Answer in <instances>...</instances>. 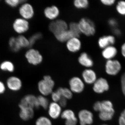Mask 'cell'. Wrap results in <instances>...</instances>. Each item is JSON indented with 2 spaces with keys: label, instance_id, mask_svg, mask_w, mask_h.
<instances>
[{
  "label": "cell",
  "instance_id": "cell-21",
  "mask_svg": "<svg viewBox=\"0 0 125 125\" xmlns=\"http://www.w3.org/2000/svg\"><path fill=\"white\" fill-rule=\"evenodd\" d=\"M78 62L80 65L88 68H90L94 65V62L87 53L82 52L78 58Z\"/></svg>",
  "mask_w": 125,
  "mask_h": 125
},
{
  "label": "cell",
  "instance_id": "cell-41",
  "mask_svg": "<svg viewBox=\"0 0 125 125\" xmlns=\"http://www.w3.org/2000/svg\"><path fill=\"white\" fill-rule=\"evenodd\" d=\"M6 87L4 83L0 80V95L4 93L6 90Z\"/></svg>",
  "mask_w": 125,
  "mask_h": 125
},
{
  "label": "cell",
  "instance_id": "cell-20",
  "mask_svg": "<svg viewBox=\"0 0 125 125\" xmlns=\"http://www.w3.org/2000/svg\"><path fill=\"white\" fill-rule=\"evenodd\" d=\"M117 54V49L113 45L108 46L105 48L103 49L102 52L103 57L107 60L113 59Z\"/></svg>",
  "mask_w": 125,
  "mask_h": 125
},
{
  "label": "cell",
  "instance_id": "cell-15",
  "mask_svg": "<svg viewBox=\"0 0 125 125\" xmlns=\"http://www.w3.org/2000/svg\"><path fill=\"white\" fill-rule=\"evenodd\" d=\"M20 108L19 116L22 120L27 121L32 119L34 115V109L29 107L18 105Z\"/></svg>",
  "mask_w": 125,
  "mask_h": 125
},
{
  "label": "cell",
  "instance_id": "cell-32",
  "mask_svg": "<svg viewBox=\"0 0 125 125\" xmlns=\"http://www.w3.org/2000/svg\"><path fill=\"white\" fill-rule=\"evenodd\" d=\"M74 6L78 9H86L89 6L88 0H75L73 2Z\"/></svg>",
  "mask_w": 125,
  "mask_h": 125
},
{
  "label": "cell",
  "instance_id": "cell-38",
  "mask_svg": "<svg viewBox=\"0 0 125 125\" xmlns=\"http://www.w3.org/2000/svg\"><path fill=\"white\" fill-rule=\"evenodd\" d=\"M93 108L95 111L100 112L101 111V102L97 101L94 104Z\"/></svg>",
  "mask_w": 125,
  "mask_h": 125
},
{
  "label": "cell",
  "instance_id": "cell-44",
  "mask_svg": "<svg viewBox=\"0 0 125 125\" xmlns=\"http://www.w3.org/2000/svg\"><path fill=\"white\" fill-rule=\"evenodd\" d=\"M121 53L123 57L125 58V42L121 47Z\"/></svg>",
  "mask_w": 125,
  "mask_h": 125
},
{
  "label": "cell",
  "instance_id": "cell-1",
  "mask_svg": "<svg viewBox=\"0 0 125 125\" xmlns=\"http://www.w3.org/2000/svg\"><path fill=\"white\" fill-rule=\"evenodd\" d=\"M55 85V82L51 76L46 75L38 83V89L41 95L47 97L53 92Z\"/></svg>",
  "mask_w": 125,
  "mask_h": 125
},
{
  "label": "cell",
  "instance_id": "cell-28",
  "mask_svg": "<svg viewBox=\"0 0 125 125\" xmlns=\"http://www.w3.org/2000/svg\"><path fill=\"white\" fill-rule=\"evenodd\" d=\"M35 125H52V123L51 118L45 116H42L36 120Z\"/></svg>",
  "mask_w": 125,
  "mask_h": 125
},
{
  "label": "cell",
  "instance_id": "cell-18",
  "mask_svg": "<svg viewBox=\"0 0 125 125\" xmlns=\"http://www.w3.org/2000/svg\"><path fill=\"white\" fill-rule=\"evenodd\" d=\"M60 13L59 9L55 5L46 7L44 10V14L45 17L50 20H55L60 15Z\"/></svg>",
  "mask_w": 125,
  "mask_h": 125
},
{
  "label": "cell",
  "instance_id": "cell-16",
  "mask_svg": "<svg viewBox=\"0 0 125 125\" xmlns=\"http://www.w3.org/2000/svg\"><path fill=\"white\" fill-rule=\"evenodd\" d=\"M82 79L85 84L88 85L93 84L97 79L96 72L90 68L85 69L83 71Z\"/></svg>",
  "mask_w": 125,
  "mask_h": 125
},
{
  "label": "cell",
  "instance_id": "cell-39",
  "mask_svg": "<svg viewBox=\"0 0 125 125\" xmlns=\"http://www.w3.org/2000/svg\"><path fill=\"white\" fill-rule=\"evenodd\" d=\"M121 84L122 92L125 96V73L122 75L121 78Z\"/></svg>",
  "mask_w": 125,
  "mask_h": 125
},
{
  "label": "cell",
  "instance_id": "cell-34",
  "mask_svg": "<svg viewBox=\"0 0 125 125\" xmlns=\"http://www.w3.org/2000/svg\"><path fill=\"white\" fill-rule=\"evenodd\" d=\"M118 13L122 15H125V1H120L117 2L116 7Z\"/></svg>",
  "mask_w": 125,
  "mask_h": 125
},
{
  "label": "cell",
  "instance_id": "cell-26",
  "mask_svg": "<svg viewBox=\"0 0 125 125\" xmlns=\"http://www.w3.org/2000/svg\"><path fill=\"white\" fill-rule=\"evenodd\" d=\"M16 39L21 49L30 47L29 39L23 35H19L16 37Z\"/></svg>",
  "mask_w": 125,
  "mask_h": 125
},
{
  "label": "cell",
  "instance_id": "cell-25",
  "mask_svg": "<svg viewBox=\"0 0 125 125\" xmlns=\"http://www.w3.org/2000/svg\"><path fill=\"white\" fill-rule=\"evenodd\" d=\"M9 46L11 51L15 53L18 52L21 49L15 37H12L9 39Z\"/></svg>",
  "mask_w": 125,
  "mask_h": 125
},
{
  "label": "cell",
  "instance_id": "cell-47",
  "mask_svg": "<svg viewBox=\"0 0 125 125\" xmlns=\"http://www.w3.org/2000/svg\"></svg>",
  "mask_w": 125,
  "mask_h": 125
},
{
  "label": "cell",
  "instance_id": "cell-27",
  "mask_svg": "<svg viewBox=\"0 0 125 125\" xmlns=\"http://www.w3.org/2000/svg\"><path fill=\"white\" fill-rule=\"evenodd\" d=\"M69 29L73 34L74 37H79L80 36L81 33L78 23H71L69 25Z\"/></svg>",
  "mask_w": 125,
  "mask_h": 125
},
{
  "label": "cell",
  "instance_id": "cell-30",
  "mask_svg": "<svg viewBox=\"0 0 125 125\" xmlns=\"http://www.w3.org/2000/svg\"><path fill=\"white\" fill-rule=\"evenodd\" d=\"M101 111H115L113 108V105L111 101L108 100L103 101L101 102Z\"/></svg>",
  "mask_w": 125,
  "mask_h": 125
},
{
  "label": "cell",
  "instance_id": "cell-36",
  "mask_svg": "<svg viewBox=\"0 0 125 125\" xmlns=\"http://www.w3.org/2000/svg\"><path fill=\"white\" fill-rule=\"evenodd\" d=\"M51 95L52 102H55L58 103L62 98L61 94L57 90L55 91H53Z\"/></svg>",
  "mask_w": 125,
  "mask_h": 125
},
{
  "label": "cell",
  "instance_id": "cell-24",
  "mask_svg": "<svg viewBox=\"0 0 125 125\" xmlns=\"http://www.w3.org/2000/svg\"><path fill=\"white\" fill-rule=\"evenodd\" d=\"M57 90L59 92L62 98L69 100L73 97V93L69 88L60 87Z\"/></svg>",
  "mask_w": 125,
  "mask_h": 125
},
{
  "label": "cell",
  "instance_id": "cell-23",
  "mask_svg": "<svg viewBox=\"0 0 125 125\" xmlns=\"http://www.w3.org/2000/svg\"><path fill=\"white\" fill-rule=\"evenodd\" d=\"M0 69L5 72L13 73L15 70V67L12 62L5 60L2 62L0 64Z\"/></svg>",
  "mask_w": 125,
  "mask_h": 125
},
{
  "label": "cell",
  "instance_id": "cell-31",
  "mask_svg": "<svg viewBox=\"0 0 125 125\" xmlns=\"http://www.w3.org/2000/svg\"><path fill=\"white\" fill-rule=\"evenodd\" d=\"M37 97L39 107H42L45 109H47L50 103L46 97L40 95Z\"/></svg>",
  "mask_w": 125,
  "mask_h": 125
},
{
  "label": "cell",
  "instance_id": "cell-29",
  "mask_svg": "<svg viewBox=\"0 0 125 125\" xmlns=\"http://www.w3.org/2000/svg\"><path fill=\"white\" fill-rule=\"evenodd\" d=\"M115 111L107 112L102 111L99 112V117L103 121H107L111 120L113 117Z\"/></svg>",
  "mask_w": 125,
  "mask_h": 125
},
{
  "label": "cell",
  "instance_id": "cell-40",
  "mask_svg": "<svg viewBox=\"0 0 125 125\" xmlns=\"http://www.w3.org/2000/svg\"><path fill=\"white\" fill-rule=\"evenodd\" d=\"M108 23L109 26L113 28H116L117 25V22L116 20L113 18L109 20Z\"/></svg>",
  "mask_w": 125,
  "mask_h": 125
},
{
  "label": "cell",
  "instance_id": "cell-37",
  "mask_svg": "<svg viewBox=\"0 0 125 125\" xmlns=\"http://www.w3.org/2000/svg\"><path fill=\"white\" fill-rule=\"evenodd\" d=\"M119 125H125V109L121 113L118 119Z\"/></svg>",
  "mask_w": 125,
  "mask_h": 125
},
{
  "label": "cell",
  "instance_id": "cell-8",
  "mask_svg": "<svg viewBox=\"0 0 125 125\" xmlns=\"http://www.w3.org/2000/svg\"><path fill=\"white\" fill-rule=\"evenodd\" d=\"M121 68V63L117 60L112 59L107 60L105 64V71L109 75H116L120 71Z\"/></svg>",
  "mask_w": 125,
  "mask_h": 125
},
{
  "label": "cell",
  "instance_id": "cell-33",
  "mask_svg": "<svg viewBox=\"0 0 125 125\" xmlns=\"http://www.w3.org/2000/svg\"><path fill=\"white\" fill-rule=\"evenodd\" d=\"M24 0H6L5 1V3L7 5L12 8H15L20 4L26 2Z\"/></svg>",
  "mask_w": 125,
  "mask_h": 125
},
{
  "label": "cell",
  "instance_id": "cell-4",
  "mask_svg": "<svg viewBox=\"0 0 125 125\" xmlns=\"http://www.w3.org/2000/svg\"><path fill=\"white\" fill-rule=\"evenodd\" d=\"M12 28L16 33L19 35H22L29 30V22L28 21L23 18H16L13 23Z\"/></svg>",
  "mask_w": 125,
  "mask_h": 125
},
{
  "label": "cell",
  "instance_id": "cell-3",
  "mask_svg": "<svg viewBox=\"0 0 125 125\" xmlns=\"http://www.w3.org/2000/svg\"><path fill=\"white\" fill-rule=\"evenodd\" d=\"M25 57L29 64L33 65L40 64L43 61V57L37 49L30 48L25 52Z\"/></svg>",
  "mask_w": 125,
  "mask_h": 125
},
{
  "label": "cell",
  "instance_id": "cell-9",
  "mask_svg": "<svg viewBox=\"0 0 125 125\" xmlns=\"http://www.w3.org/2000/svg\"><path fill=\"white\" fill-rule=\"evenodd\" d=\"M19 13L21 18L28 21L33 18L34 15V9L31 4L25 2L20 7Z\"/></svg>",
  "mask_w": 125,
  "mask_h": 125
},
{
  "label": "cell",
  "instance_id": "cell-46",
  "mask_svg": "<svg viewBox=\"0 0 125 125\" xmlns=\"http://www.w3.org/2000/svg\"><path fill=\"white\" fill-rule=\"evenodd\" d=\"M106 125V124H103V125Z\"/></svg>",
  "mask_w": 125,
  "mask_h": 125
},
{
  "label": "cell",
  "instance_id": "cell-12",
  "mask_svg": "<svg viewBox=\"0 0 125 125\" xmlns=\"http://www.w3.org/2000/svg\"><path fill=\"white\" fill-rule=\"evenodd\" d=\"M61 117L65 120V125H77L78 124V117L72 109H66L62 111Z\"/></svg>",
  "mask_w": 125,
  "mask_h": 125
},
{
  "label": "cell",
  "instance_id": "cell-22",
  "mask_svg": "<svg viewBox=\"0 0 125 125\" xmlns=\"http://www.w3.org/2000/svg\"><path fill=\"white\" fill-rule=\"evenodd\" d=\"M56 39L61 42H66L70 39L74 37L73 34L68 29L55 36Z\"/></svg>",
  "mask_w": 125,
  "mask_h": 125
},
{
  "label": "cell",
  "instance_id": "cell-13",
  "mask_svg": "<svg viewBox=\"0 0 125 125\" xmlns=\"http://www.w3.org/2000/svg\"><path fill=\"white\" fill-rule=\"evenodd\" d=\"M109 89V85L107 81L103 78L97 79L93 84V89L96 94H102Z\"/></svg>",
  "mask_w": 125,
  "mask_h": 125
},
{
  "label": "cell",
  "instance_id": "cell-10",
  "mask_svg": "<svg viewBox=\"0 0 125 125\" xmlns=\"http://www.w3.org/2000/svg\"><path fill=\"white\" fill-rule=\"evenodd\" d=\"M6 85L10 91L17 92L20 91L22 89L23 83L21 79L18 76H11L7 78Z\"/></svg>",
  "mask_w": 125,
  "mask_h": 125
},
{
  "label": "cell",
  "instance_id": "cell-17",
  "mask_svg": "<svg viewBox=\"0 0 125 125\" xmlns=\"http://www.w3.org/2000/svg\"><path fill=\"white\" fill-rule=\"evenodd\" d=\"M81 42L79 37H73L66 42L67 50L72 52H76L80 50L81 48Z\"/></svg>",
  "mask_w": 125,
  "mask_h": 125
},
{
  "label": "cell",
  "instance_id": "cell-19",
  "mask_svg": "<svg viewBox=\"0 0 125 125\" xmlns=\"http://www.w3.org/2000/svg\"><path fill=\"white\" fill-rule=\"evenodd\" d=\"M115 42V38L113 35L101 37L99 39L98 44L100 48L103 49L108 46L113 45Z\"/></svg>",
  "mask_w": 125,
  "mask_h": 125
},
{
  "label": "cell",
  "instance_id": "cell-45",
  "mask_svg": "<svg viewBox=\"0 0 125 125\" xmlns=\"http://www.w3.org/2000/svg\"><path fill=\"white\" fill-rule=\"evenodd\" d=\"M113 33L117 36H119L121 34V31L120 30L117 28H115L113 30Z\"/></svg>",
  "mask_w": 125,
  "mask_h": 125
},
{
  "label": "cell",
  "instance_id": "cell-42",
  "mask_svg": "<svg viewBox=\"0 0 125 125\" xmlns=\"http://www.w3.org/2000/svg\"><path fill=\"white\" fill-rule=\"evenodd\" d=\"M101 2L103 4L106 6H111L115 2V0H101Z\"/></svg>",
  "mask_w": 125,
  "mask_h": 125
},
{
  "label": "cell",
  "instance_id": "cell-2",
  "mask_svg": "<svg viewBox=\"0 0 125 125\" xmlns=\"http://www.w3.org/2000/svg\"><path fill=\"white\" fill-rule=\"evenodd\" d=\"M78 24L81 33L87 36H93L95 33V25L91 20L83 18L80 20Z\"/></svg>",
  "mask_w": 125,
  "mask_h": 125
},
{
  "label": "cell",
  "instance_id": "cell-11",
  "mask_svg": "<svg viewBox=\"0 0 125 125\" xmlns=\"http://www.w3.org/2000/svg\"><path fill=\"white\" fill-rule=\"evenodd\" d=\"M18 105L29 107L33 109L39 108L37 97L33 94H28L23 97L21 99Z\"/></svg>",
  "mask_w": 125,
  "mask_h": 125
},
{
  "label": "cell",
  "instance_id": "cell-7",
  "mask_svg": "<svg viewBox=\"0 0 125 125\" xmlns=\"http://www.w3.org/2000/svg\"><path fill=\"white\" fill-rule=\"evenodd\" d=\"M49 30L54 36L62 31L69 29V25L67 23L62 20H56L52 21L49 25Z\"/></svg>",
  "mask_w": 125,
  "mask_h": 125
},
{
  "label": "cell",
  "instance_id": "cell-35",
  "mask_svg": "<svg viewBox=\"0 0 125 125\" xmlns=\"http://www.w3.org/2000/svg\"><path fill=\"white\" fill-rule=\"evenodd\" d=\"M42 37V34L39 32L34 34L31 36L29 39L30 44V47L32 46L37 41L41 39Z\"/></svg>",
  "mask_w": 125,
  "mask_h": 125
},
{
  "label": "cell",
  "instance_id": "cell-5",
  "mask_svg": "<svg viewBox=\"0 0 125 125\" xmlns=\"http://www.w3.org/2000/svg\"><path fill=\"white\" fill-rule=\"evenodd\" d=\"M69 86L70 90L73 94H80L85 89V83L82 78L78 76H74L69 81Z\"/></svg>",
  "mask_w": 125,
  "mask_h": 125
},
{
  "label": "cell",
  "instance_id": "cell-43",
  "mask_svg": "<svg viewBox=\"0 0 125 125\" xmlns=\"http://www.w3.org/2000/svg\"><path fill=\"white\" fill-rule=\"evenodd\" d=\"M67 100L63 98H62L58 103L61 107L62 108H64L67 105Z\"/></svg>",
  "mask_w": 125,
  "mask_h": 125
},
{
  "label": "cell",
  "instance_id": "cell-6",
  "mask_svg": "<svg viewBox=\"0 0 125 125\" xmlns=\"http://www.w3.org/2000/svg\"><path fill=\"white\" fill-rule=\"evenodd\" d=\"M78 119L80 125H91L94 122L93 114L88 109H81L78 113Z\"/></svg>",
  "mask_w": 125,
  "mask_h": 125
},
{
  "label": "cell",
  "instance_id": "cell-14",
  "mask_svg": "<svg viewBox=\"0 0 125 125\" xmlns=\"http://www.w3.org/2000/svg\"><path fill=\"white\" fill-rule=\"evenodd\" d=\"M62 108L58 103L52 102L50 103L48 107V113L51 119L56 120L61 117Z\"/></svg>",
  "mask_w": 125,
  "mask_h": 125
}]
</instances>
